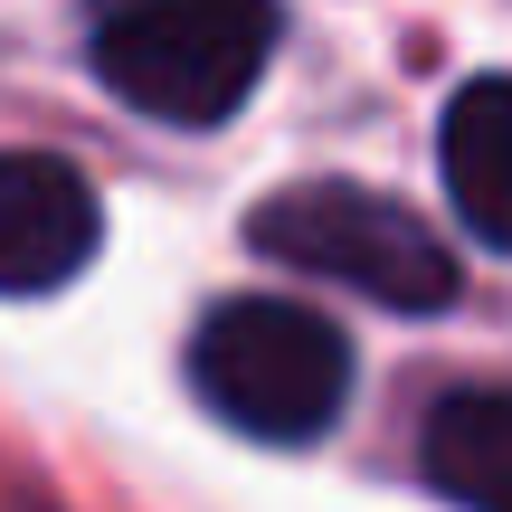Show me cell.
Segmentation results:
<instances>
[{"instance_id": "obj_1", "label": "cell", "mask_w": 512, "mask_h": 512, "mask_svg": "<svg viewBox=\"0 0 512 512\" xmlns=\"http://www.w3.org/2000/svg\"><path fill=\"white\" fill-rule=\"evenodd\" d=\"M190 389L238 437L313 446L351 399V342L285 294H228L190 332Z\"/></svg>"}, {"instance_id": "obj_2", "label": "cell", "mask_w": 512, "mask_h": 512, "mask_svg": "<svg viewBox=\"0 0 512 512\" xmlns=\"http://www.w3.org/2000/svg\"><path fill=\"white\" fill-rule=\"evenodd\" d=\"M275 57L266 0H124L95 29V76L152 124H228Z\"/></svg>"}, {"instance_id": "obj_3", "label": "cell", "mask_w": 512, "mask_h": 512, "mask_svg": "<svg viewBox=\"0 0 512 512\" xmlns=\"http://www.w3.org/2000/svg\"><path fill=\"white\" fill-rule=\"evenodd\" d=\"M247 247L285 256V266L323 275V285H351V294H370L389 313H446L456 304V256H446V238L418 209L380 200V190H351V181H304V190L256 200L247 209Z\"/></svg>"}, {"instance_id": "obj_4", "label": "cell", "mask_w": 512, "mask_h": 512, "mask_svg": "<svg viewBox=\"0 0 512 512\" xmlns=\"http://www.w3.org/2000/svg\"><path fill=\"white\" fill-rule=\"evenodd\" d=\"M105 209L57 152H0V294H48L86 275Z\"/></svg>"}, {"instance_id": "obj_5", "label": "cell", "mask_w": 512, "mask_h": 512, "mask_svg": "<svg viewBox=\"0 0 512 512\" xmlns=\"http://www.w3.org/2000/svg\"><path fill=\"white\" fill-rule=\"evenodd\" d=\"M437 162H446L456 219L512 256V76H465L456 86V105L437 124Z\"/></svg>"}, {"instance_id": "obj_6", "label": "cell", "mask_w": 512, "mask_h": 512, "mask_svg": "<svg viewBox=\"0 0 512 512\" xmlns=\"http://www.w3.org/2000/svg\"><path fill=\"white\" fill-rule=\"evenodd\" d=\"M418 465L446 503L465 512H512V389H446L427 408Z\"/></svg>"}]
</instances>
